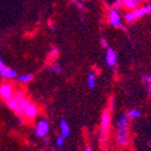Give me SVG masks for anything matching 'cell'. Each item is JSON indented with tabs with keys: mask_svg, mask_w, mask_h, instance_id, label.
I'll return each instance as SVG.
<instances>
[{
	"mask_svg": "<svg viewBox=\"0 0 151 151\" xmlns=\"http://www.w3.org/2000/svg\"><path fill=\"white\" fill-rule=\"evenodd\" d=\"M117 132H116V144L124 148L129 144V117L126 114H122L117 119Z\"/></svg>",
	"mask_w": 151,
	"mask_h": 151,
	"instance_id": "cell-1",
	"label": "cell"
},
{
	"mask_svg": "<svg viewBox=\"0 0 151 151\" xmlns=\"http://www.w3.org/2000/svg\"><path fill=\"white\" fill-rule=\"evenodd\" d=\"M28 104L29 101L22 91H17L16 93H14V95L12 97L6 99L8 107L11 110L14 111L17 115H22Z\"/></svg>",
	"mask_w": 151,
	"mask_h": 151,
	"instance_id": "cell-2",
	"label": "cell"
},
{
	"mask_svg": "<svg viewBox=\"0 0 151 151\" xmlns=\"http://www.w3.org/2000/svg\"><path fill=\"white\" fill-rule=\"evenodd\" d=\"M111 124V114L110 110L104 111L101 117V139H106L108 135V130Z\"/></svg>",
	"mask_w": 151,
	"mask_h": 151,
	"instance_id": "cell-3",
	"label": "cell"
},
{
	"mask_svg": "<svg viewBox=\"0 0 151 151\" xmlns=\"http://www.w3.org/2000/svg\"><path fill=\"white\" fill-rule=\"evenodd\" d=\"M109 23H110L113 28H122L123 22H122V17L121 14H119V10H115V9H110L109 10V15H108Z\"/></svg>",
	"mask_w": 151,
	"mask_h": 151,
	"instance_id": "cell-4",
	"label": "cell"
},
{
	"mask_svg": "<svg viewBox=\"0 0 151 151\" xmlns=\"http://www.w3.org/2000/svg\"><path fill=\"white\" fill-rule=\"evenodd\" d=\"M49 130H50V125L45 119H40L36 125L35 128V134L39 139H43L47 134H48Z\"/></svg>",
	"mask_w": 151,
	"mask_h": 151,
	"instance_id": "cell-5",
	"label": "cell"
},
{
	"mask_svg": "<svg viewBox=\"0 0 151 151\" xmlns=\"http://www.w3.org/2000/svg\"><path fill=\"white\" fill-rule=\"evenodd\" d=\"M14 88L11 83H4L2 85H0V97L3 98V99H9L14 95Z\"/></svg>",
	"mask_w": 151,
	"mask_h": 151,
	"instance_id": "cell-6",
	"label": "cell"
},
{
	"mask_svg": "<svg viewBox=\"0 0 151 151\" xmlns=\"http://www.w3.org/2000/svg\"><path fill=\"white\" fill-rule=\"evenodd\" d=\"M0 76L6 78V79H12V78H15L17 76V72L14 69L9 68L5 65H0Z\"/></svg>",
	"mask_w": 151,
	"mask_h": 151,
	"instance_id": "cell-7",
	"label": "cell"
},
{
	"mask_svg": "<svg viewBox=\"0 0 151 151\" xmlns=\"http://www.w3.org/2000/svg\"><path fill=\"white\" fill-rule=\"evenodd\" d=\"M116 60H117V55H116V52L113 49L108 48L107 49V53H106V61L107 65L109 67H114L116 65Z\"/></svg>",
	"mask_w": 151,
	"mask_h": 151,
	"instance_id": "cell-8",
	"label": "cell"
},
{
	"mask_svg": "<svg viewBox=\"0 0 151 151\" xmlns=\"http://www.w3.org/2000/svg\"><path fill=\"white\" fill-rule=\"evenodd\" d=\"M133 14L135 19H139L141 17L145 15H148L151 14V4H147L145 6H142V8H136L135 10H133Z\"/></svg>",
	"mask_w": 151,
	"mask_h": 151,
	"instance_id": "cell-9",
	"label": "cell"
},
{
	"mask_svg": "<svg viewBox=\"0 0 151 151\" xmlns=\"http://www.w3.org/2000/svg\"><path fill=\"white\" fill-rule=\"evenodd\" d=\"M37 113H38L37 107H36L34 104L29 103L28 105H27V107H25V109H24L23 115H25L28 119H34V117H36Z\"/></svg>",
	"mask_w": 151,
	"mask_h": 151,
	"instance_id": "cell-10",
	"label": "cell"
},
{
	"mask_svg": "<svg viewBox=\"0 0 151 151\" xmlns=\"http://www.w3.org/2000/svg\"><path fill=\"white\" fill-rule=\"evenodd\" d=\"M59 128H60V133L63 137H68L70 135V127H69V124L67 123L65 119H61L60 124H59Z\"/></svg>",
	"mask_w": 151,
	"mask_h": 151,
	"instance_id": "cell-11",
	"label": "cell"
},
{
	"mask_svg": "<svg viewBox=\"0 0 151 151\" xmlns=\"http://www.w3.org/2000/svg\"><path fill=\"white\" fill-rule=\"evenodd\" d=\"M141 4H142V0H127L126 2L124 3V5L127 9H129V10H135Z\"/></svg>",
	"mask_w": 151,
	"mask_h": 151,
	"instance_id": "cell-12",
	"label": "cell"
},
{
	"mask_svg": "<svg viewBox=\"0 0 151 151\" xmlns=\"http://www.w3.org/2000/svg\"><path fill=\"white\" fill-rule=\"evenodd\" d=\"M141 115H142V112H141V110H139V109H131V110L128 112V117L131 119H139Z\"/></svg>",
	"mask_w": 151,
	"mask_h": 151,
	"instance_id": "cell-13",
	"label": "cell"
},
{
	"mask_svg": "<svg viewBox=\"0 0 151 151\" xmlns=\"http://www.w3.org/2000/svg\"><path fill=\"white\" fill-rule=\"evenodd\" d=\"M143 83H145L147 86V90H148V92L151 94V75H148V74H146V75H143Z\"/></svg>",
	"mask_w": 151,
	"mask_h": 151,
	"instance_id": "cell-14",
	"label": "cell"
},
{
	"mask_svg": "<svg viewBox=\"0 0 151 151\" xmlns=\"http://www.w3.org/2000/svg\"><path fill=\"white\" fill-rule=\"evenodd\" d=\"M33 79V75L32 74H22V75L18 76V81H20V83H29V81H31Z\"/></svg>",
	"mask_w": 151,
	"mask_h": 151,
	"instance_id": "cell-15",
	"label": "cell"
},
{
	"mask_svg": "<svg viewBox=\"0 0 151 151\" xmlns=\"http://www.w3.org/2000/svg\"><path fill=\"white\" fill-rule=\"evenodd\" d=\"M124 18H125V21L127 23H133L135 21V17H134L133 12H127L125 14V16H124Z\"/></svg>",
	"mask_w": 151,
	"mask_h": 151,
	"instance_id": "cell-16",
	"label": "cell"
},
{
	"mask_svg": "<svg viewBox=\"0 0 151 151\" xmlns=\"http://www.w3.org/2000/svg\"><path fill=\"white\" fill-rule=\"evenodd\" d=\"M87 81H88L89 88H91V89L94 88V87H95V74H94V73H90V74H89Z\"/></svg>",
	"mask_w": 151,
	"mask_h": 151,
	"instance_id": "cell-17",
	"label": "cell"
},
{
	"mask_svg": "<svg viewBox=\"0 0 151 151\" xmlns=\"http://www.w3.org/2000/svg\"><path fill=\"white\" fill-rule=\"evenodd\" d=\"M58 55H59V49H58L57 47H54L53 49H51V51H50V58L52 59V60L56 59Z\"/></svg>",
	"mask_w": 151,
	"mask_h": 151,
	"instance_id": "cell-18",
	"label": "cell"
},
{
	"mask_svg": "<svg viewBox=\"0 0 151 151\" xmlns=\"http://www.w3.org/2000/svg\"><path fill=\"white\" fill-rule=\"evenodd\" d=\"M51 70L53 71L54 73L59 74V73H61L63 69H61V65H59V63H54L53 65H51Z\"/></svg>",
	"mask_w": 151,
	"mask_h": 151,
	"instance_id": "cell-19",
	"label": "cell"
},
{
	"mask_svg": "<svg viewBox=\"0 0 151 151\" xmlns=\"http://www.w3.org/2000/svg\"><path fill=\"white\" fill-rule=\"evenodd\" d=\"M56 147L57 148H61V147L63 146V144H65V137H63V136H59L57 139H56Z\"/></svg>",
	"mask_w": 151,
	"mask_h": 151,
	"instance_id": "cell-20",
	"label": "cell"
},
{
	"mask_svg": "<svg viewBox=\"0 0 151 151\" xmlns=\"http://www.w3.org/2000/svg\"><path fill=\"white\" fill-rule=\"evenodd\" d=\"M123 4L124 3L122 2V1H119V0H115V1H113V3H112V8L115 9V10H119Z\"/></svg>",
	"mask_w": 151,
	"mask_h": 151,
	"instance_id": "cell-21",
	"label": "cell"
},
{
	"mask_svg": "<svg viewBox=\"0 0 151 151\" xmlns=\"http://www.w3.org/2000/svg\"><path fill=\"white\" fill-rule=\"evenodd\" d=\"M101 47H103V48H106V49L109 48V47H108V41H107V39L105 37L101 38Z\"/></svg>",
	"mask_w": 151,
	"mask_h": 151,
	"instance_id": "cell-22",
	"label": "cell"
},
{
	"mask_svg": "<svg viewBox=\"0 0 151 151\" xmlns=\"http://www.w3.org/2000/svg\"><path fill=\"white\" fill-rule=\"evenodd\" d=\"M109 110L113 111L114 110V98L111 97L110 101H109Z\"/></svg>",
	"mask_w": 151,
	"mask_h": 151,
	"instance_id": "cell-23",
	"label": "cell"
},
{
	"mask_svg": "<svg viewBox=\"0 0 151 151\" xmlns=\"http://www.w3.org/2000/svg\"><path fill=\"white\" fill-rule=\"evenodd\" d=\"M75 4L77 5V8L78 9H81V10H85V5H83V2H81V1H76L75 2Z\"/></svg>",
	"mask_w": 151,
	"mask_h": 151,
	"instance_id": "cell-24",
	"label": "cell"
},
{
	"mask_svg": "<svg viewBox=\"0 0 151 151\" xmlns=\"http://www.w3.org/2000/svg\"><path fill=\"white\" fill-rule=\"evenodd\" d=\"M4 65V63H3L2 59H1V58H0V65Z\"/></svg>",
	"mask_w": 151,
	"mask_h": 151,
	"instance_id": "cell-25",
	"label": "cell"
},
{
	"mask_svg": "<svg viewBox=\"0 0 151 151\" xmlns=\"http://www.w3.org/2000/svg\"><path fill=\"white\" fill-rule=\"evenodd\" d=\"M149 0H142V2H148Z\"/></svg>",
	"mask_w": 151,
	"mask_h": 151,
	"instance_id": "cell-26",
	"label": "cell"
},
{
	"mask_svg": "<svg viewBox=\"0 0 151 151\" xmlns=\"http://www.w3.org/2000/svg\"><path fill=\"white\" fill-rule=\"evenodd\" d=\"M119 1H122V2H123V3H125V2H126V1H127V0H119Z\"/></svg>",
	"mask_w": 151,
	"mask_h": 151,
	"instance_id": "cell-27",
	"label": "cell"
},
{
	"mask_svg": "<svg viewBox=\"0 0 151 151\" xmlns=\"http://www.w3.org/2000/svg\"><path fill=\"white\" fill-rule=\"evenodd\" d=\"M71 1H72V2H73V3H75L76 1H77V0H71Z\"/></svg>",
	"mask_w": 151,
	"mask_h": 151,
	"instance_id": "cell-28",
	"label": "cell"
}]
</instances>
